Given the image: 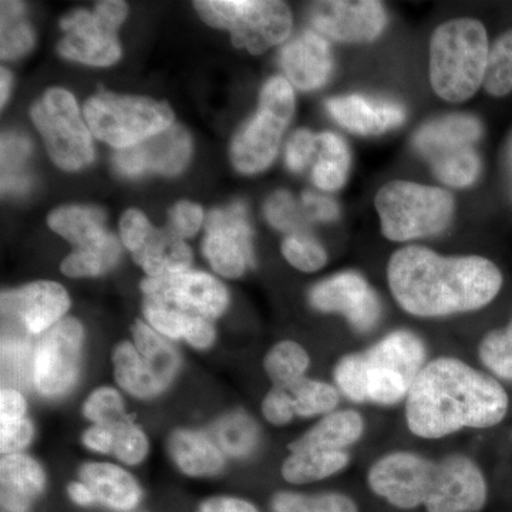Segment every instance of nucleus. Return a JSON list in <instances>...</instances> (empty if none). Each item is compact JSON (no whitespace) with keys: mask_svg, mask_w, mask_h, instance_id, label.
I'll use <instances>...</instances> for the list:
<instances>
[{"mask_svg":"<svg viewBox=\"0 0 512 512\" xmlns=\"http://www.w3.org/2000/svg\"><path fill=\"white\" fill-rule=\"evenodd\" d=\"M387 281L397 303L419 318L478 311L503 288V274L490 259L443 256L416 245L394 252Z\"/></svg>","mask_w":512,"mask_h":512,"instance_id":"obj_1","label":"nucleus"},{"mask_svg":"<svg viewBox=\"0 0 512 512\" xmlns=\"http://www.w3.org/2000/svg\"><path fill=\"white\" fill-rule=\"evenodd\" d=\"M510 399L493 377L454 357L431 360L417 376L406 403L410 431L443 439L464 429H490L505 419Z\"/></svg>","mask_w":512,"mask_h":512,"instance_id":"obj_2","label":"nucleus"},{"mask_svg":"<svg viewBox=\"0 0 512 512\" xmlns=\"http://www.w3.org/2000/svg\"><path fill=\"white\" fill-rule=\"evenodd\" d=\"M367 481L373 493L402 510L424 505L427 512H480L488 498L483 471L461 454L431 460L394 451L373 464Z\"/></svg>","mask_w":512,"mask_h":512,"instance_id":"obj_3","label":"nucleus"},{"mask_svg":"<svg viewBox=\"0 0 512 512\" xmlns=\"http://www.w3.org/2000/svg\"><path fill=\"white\" fill-rule=\"evenodd\" d=\"M426 366V346L409 330H396L365 352L340 359L335 382L356 403L392 406L409 396Z\"/></svg>","mask_w":512,"mask_h":512,"instance_id":"obj_4","label":"nucleus"},{"mask_svg":"<svg viewBox=\"0 0 512 512\" xmlns=\"http://www.w3.org/2000/svg\"><path fill=\"white\" fill-rule=\"evenodd\" d=\"M490 43L480 20H448L430 40V82L448 103H463L484 86Z\"/></svg>","mask_w":512,"mask_h":512,"instance_id":"obj_5","label":"nucleus"},{"mask_svg":"<svg viewBox=\"0 0 512 512\" xmlns=\"http://www.w3.org/2000/svg\"><path fill=\"white\" fill-rule=\"evenodd\" d=\"M384 237L393 242L433 237L450 225L454 200L443 188L410 181H392L376 195Z\"/></svg>","mask_w":512,"mask_h":512,"instance_id":"obj_6","label":"nucleus"},{"mask_svg":"<svg viewBox=\"0 0 512 512\" xmlns=\"http://www.w3.org/2000/svg\"><path fill=\"white\" fill-rule=\"evenodd\" d=\"M293 113L292 84L284 76L271 77L262 87L258 110L232 140L231 161L239 173H261L274 163Z\"/></svg>","mask_w":512,"mask_h":512,"instance_id":"obj_7","label":"nucleus"},{"mask_svg":"<svg viewBox=\"0 0 512 512\" xmlns=\"http://www.w3.org/2000/svg\"><path fill=\"white\" fill-rule=\"evenodd\" d=\"M84 117L94 137L116 148L137 146L174 126V113L164 101L101 92L87 100Z\"/></svg>","mask_w":512,"mask_h":512,"instance_id":"obj_8","label":"nucleus"},{"mask_svg":"<svg viewBox=\"0 0 512 512\" xmlns=\"http://www.w3.org/2000/svg\"><path fill=\"white\" fill-rule=\"evenodd\" d=\"M194 6L207 25L228 30L234 46L251 55H261L291 35V10L278 0H201Z\"/></svg>","mask_w":512,"mask_h":512,"instance_id":"obj_9","label":"nucleus"},{"mask_svg":"<svg viewBox=\"0 0 512 512\" xmlns=\"http://www.w3.org/2000/svg\"><path fill=\"white\" fill-rule=\"evenodd\" d=\"M33 123L45 140L47 153L60 168L77 171L94 160L92 131L84 123L73 94L47 90L30 111Z\"/></svg>","mask_w":512,"mask_h":512,"instance_id":"obj_10","label":"nucleus"},{"mask_svg":"<svg viewBox=\"0 0 512 512\" xmlns=\"http://www.w3.org/2000/svg\"><path fill=\"white\" fill-rule=\"evenodd\" d=\"M127 5L119 0L97 3L93 12L77 9L60 20L64 36L59 53L74 62L106 67L121 57L117 29L127 16Z\"/></svg>","mask_w":512,"mask_h":512,"instance_id":"obj_11","label":"nucleus"},{"mask_svg":"<svg viewBox=\"0 0 512 512\" xmlns=\"http://www.w3.org/2000/svg\"><path fill=\"white\" fill-rule=\"evenodd\" d=\"M84 330L77 319L64 318L40 336L32 360V380L45 397L66 393L76 382L82 360Z\"/></svg>","mask_w":512,"mask_h":512,"instance_id":"obj_12","label":"nucleus"},{"mask_svg":"<svg viewBox=\"0 0 512 512\" xmlns=\"http://www.w3.org/2000/svg\"><path fill=\"white\" fill-rule=\"evenodd\" d=\"M251 222L242 202L210 212L202 251L212 269L225 278H239L254 265Z\"/></svg>","mask_w":512,"mask_h":512,"instance_id":"obj_13","label":"nucleus"},{"mask_svg":"<svg viewBox=\"0 0 512 512\" xmlns=\"http://www.w3.org/2000/svg\"><path fill=\"white\" fill-rule=\"evenodd\" d=\"M313 308L340 313L360 333L375 329L382 316V303L375 289L357 272H340L313 286L309 293Z\"/></svg>","mask_w":512,"mask_h":512,"instance_id":"obj_14","label":"nucleus"},{"mask_svg":"<svg viewBox=\"0 0 512 512\" xmlns=\"http://www.w3.org/2000/svg\"><path fill=\"white\" fill-rule=\"evenodd\" d=\"M309 18L319 35L342 43L373 42L387 23L384 6L375 0L316 2Z\"/></svg>","mask_w":512,"mask_h":512,"instance_id":"obj_15","label":"nucleus"},{"mask_svg":"<svg viewBox=\"0 0 512 512\" xmlns=\"http://www.w3.org/2000/svg\"><path fill=\"white\" fill-rule=\"evenodd\" d=\"M69 308V293L56 282H33L2 293L3 319L32 336H42L52 329Z\"/></svg>","mask_w":512,"mask_h":512,"instance_id":"obj_16","label":"nucleus"},{"mask_svg":"<svg viewBox=\"0 0 512 512\" xmlns=\"http://www.w3.org/2000/svg\"><path fill=\"white\" fill-rule=\"evenodd\" d=\"M190 157L191 138L183 127L174 124L137 146L117 150L113 161L121 175L140 177L147 173H181Z\"/></svg>","mask_w":512,"mask_h":512,"instance_id":"obj_17","label":"nucleus"},{"mask_svg":"<svg viewBox=\"0 0 512 512\" xmlns=\"http://www.w3.org/2000/svg\"><path fill=\"white\" fill-rule=\"evenodd\" d=\"M141 289L211 320L221 316L229 302L227 289L217 278L191 269L158 278L147 276Z\"/></svg>","mask_w":512,"mask_h":512,"instance_id":"obj_18","label":"nucleus"},{"mask_svg":"<svg viewBox=\"0 0 512 512\" xmlns=\"http://www.w3.org/2000/svg\"><path fill=\"white\" fill-rule=\"evenodd\" d=\"M340 400L339 390L320 380L302 379L274 386L262 402V413L274 426H285L295 417L326 416L336 409Z\"/></svg>","mask_w":512,"mask_h":512,"instance_id":"obj_19","label":"nucleus"},{"mask_svg":"<svg viewBox=\"0 0 512 512\" xmlns=\"http://www.w3.org/2000/svg\"><path fill=\"white\" fill-rule=\"evenodd\" d=\"M279 63L288 82L303 92L325 86L333 73V55L328 40L311 30L282 47Z\"/></svg>","mask_w":512,"mask_h":512,"instance_id":"obj_20","label":"nucleus"},{"mask_svg":"<svg viewBox=\"0 0 512 512\" xmlns=\"http://www.w3.org/2000/svg\"><path fill=\"white\" fill-rule=\"evenodd\" d=\"M326 109L336 123L362 136L386 133L406 120V111L400 104L362 94L333 97L326 103Z\"/></svg>","mask_w":512,"mask_h":512,"instance_id":"obj_21","label":"nucleus"},{"mask_svg":"<svg viewBox=\"0 0 512 512\" xmlns=\"http://www.w3.org/2000/svg\"><path fill=\"white\" fill-rule=\"evenodd\" d=\"M143 312L148 325L164 338L183 339L197 349L210 348L214 342L211 319L165 301L161 296L144 293Z\"/></svg>","mask_w":512,"mask_h":512,"instance_id":"obj_22","label":"nucleus"},{"mask_svg":"<svg viewBox=\"0 0 512 512\" xmlns=\"http://www.w3.org/2000/svg\"><path fill=\"white\" fill-rule=\"evenodd\" d=\"M49 227L73 244L76 251H107L121 248L120 242L106 229V217L93 207L69 205L49 215Z\"/></svg>","mask_w":512,"mask_h":512,"instance_id":"obj_23","label":"nucleus"},{"mask_svg":"<svg viewBox=\"0 0 512 512\" xmlns=\"http://www.w3.org/2000/svg\"><path fill=\"white\" fill-rule=\"evenodd\" d=\"M483 136V124L468 114H450L424 124L414 136V147L433 161L444 154L474 147Z\"/></svg>","mask_w":512,"mask_h":512,"instance_id":"obj_24","label":"nucleus"},{"mask_svg":"<svg viewBox=\"0 0 512 512\" xmlns=\"http://www.w3.org/2000/svg\"><path fill=\"white\" fill-rule=\"evenodd\" d=\"M2 505L9 512H28L30 503L45 488L43 468L23 453L8 454L0 461Z\"/></svg>","mask_w":512,"mask_h":512,"instance_id":"obj_25","label":"nucleus"},{"mask_svg":"<svg viewBox=\"0 0 512 512\" xmlns=\"http://www.w3.org/2000/svg\"><path fill=\"white\" fill-rule=\"evenodd\" d=\"M134 261L144 269L148 278L190 271L192 251L184 238L170 227L156 229L133 254Z\"/></svg>","mask_w":512,"mask_h":512,"instance_id":"obj_26","label":"nucleus"},{"mask_svg":"<svg viewBox=\"0 0 512 512\" xmlns=\"http://www.w3.org/2000/svg\"><path fill=\"white\" fill-rule=\"evenodd\" d=\"M114 377L121 389L138 399H151L167 389L171 379L141 356L136 346L123 342L113 352Z\"/></svg>","mask_w":512,"mask_h":512,"instance_id":"obj_27","label":"nucleus"},{"mask_svg":"<svg viewBox=\"0 0 512 512\" xmlns=\"http://www.w3.org/2000/svg\"><path fill=\"white\" fill-rule=\"evenodd\" d=\"M80 478L92 490L97 503L111 510L127 512L140 503L137 481L123 468L109 463H89L80 471Z\"/></svg>","mask_w":512,"mask_h":512,"instance_id":"obj_28","label":"nucleus"},{"mask_svg":"<svg viewBox=\"0 0 512 512\" xmlns=\"http://www.w3.org/2000/svg\"><path fill=\"white\" fill-rule=\"evenodd\" d=\"M365 421L355 410H340L322 417L302 437L289 444V451L325 450L346 451L362 439Z\"/></svg>","mask_w":512,"mask_h":512,"instance_id":"obj_29","label":"nucleus"},{"mask_svg":"<svg viewBox=\"0 0 512 512\" xmlns=\"http://www.w3.org/2000/svg\"><path fill=\"white\" fill-rule=\"evenodd\" d=\"M168 448L175 464L188 477L215 476L224 467V457L220 448L197 431H175Z\"/></svg>","mask_w":512,"mask_h":512,"instance_id":"obj_30","label":"nucleus"},{"mask_svg":"<svg viewBox=\"0 0 512 512\" xmlns=\"http://www.w3.org/2000/svg\"><path fill=\"white\" fill-rule=\"evenodd\" d=\"M346 451L295 450L282 464V477L291 484H309L325 480L348 467Z\"/></svg>","mask_w":512,"mask_h":512,"instance_id":"obj_31","label":"nucleus"},{"mask_svg":"<svg viewBox=\"0 0 512 512\" xmlns=\"http://www.w3.org/2000/svg\"><path fill=\"white\" fill-rule=\"evenodd\" d=\"M318 161L313 165L312 181L323 191H338L348 180L350 153L345 141L336 134L320 133L316 136Z\"/></svg>","mask_w":512,"mask_h":512,"instance_id":"obj_32","label":"nucleus"},{"mask_svg":"<svg viewBox=\"0 0 512 512\" xmlns=\"http://www.w3.org/2000/svg\"><path fill=\"white\" fill-rule=\"evenodd\" d=\"M28 404L16 389H3L0 393V451L3 456L20 453L29 446L33 426L26 419Z\"/></svg>","mask_w":512,"mask_h":512,"instance_id":"obj_33","label":"nucleus"},{"mask_svg":"<svg viewBox=\"0 0 512 512\" xmlns=\"http://www.w3.org/2000/svg\"><path fill=\"white\" fill-rule=\"evenodd\" d=\"M311 357L305 348L292 340H282L266 353L264 367L274 386L296 382L305 377Z\"/></svg>","mask_w":512,"mask_h":512,"instance_id":"obj_34","label":"nucleus"},{"mask_svg":"<svg viewBox=\"0 0 512 512\" xmlns=\"http://www.w3.org/2000/svg\"><path fill=\"white\" fill-rule=\"evenodd\" d=\"M430 163L441 183L453 188L470 187L481 173V160L474 147L444 154Z\"/></svg>","mask_w":512,"mask_h":512,"instance_id":"obj_35","label":"nucleus"},{"mask_svg":"<svg viewBox=\"0 0 512 512\" xmlns=\"http://www.w3.org/2000/svg\"><path fill=\"white\" fill-rule=\"evenodd\" d=\"M22 3L2 2V37L0 56L2 59H16L25 55L35 42L29 23L23 18Z\"/></svg>","mask_w":512,"mask_h":512,"instance_id":"obj_36","label":"nucleus"},{"mask_svg":"<svg viewBox=\"0 0 512 512\" xmlns=\"http://www.w3.org/2000/svg\"><path fill=\"white\" fill-rule=\"evenodd\" d=\"M133 345L141 356L156 365L168 379L173 380L178 369V355L167 338L151 328L147 322L137 320L131 326Z\"/></svg>","mask_w":512,"mask_h":512,"instance_id":"obj_37","label":"nucleus"},{"mask_svg":"<svg viewBox=\"0 0 512 512\" xmlns=\"http://www.w3.org/2000/svg\"><path fill=\"white\" fill-rule=\"evenodd\" d=\"M272 505L275 512H359L355 501L340 493H279Z\"/></svg>","mask_w":512,"mask_h":512,"instance_id":"obj_38","label":"nucleus"},{"mask_svg":"<svg viewBox=\"0 0 512 512\" xmlns=\"http://www.w3.org/2000/svg\"><path fill=\"white\" fill-rule=\"evenodd\" d=\"M484 89L494 97L512 93V29L491 46Z\"/></svg>","mask_w":512,"mask_h":512,"instance_id":"obj_39","label":"nucleus"},{"mask_svg":"<svg viewBox=\"0 0 512 512\" xmlns=\"http://www.w3.org/2000/svg\"><path fill=\"white\" fill-rule=\"evenodd\" d=\"M478 356L493 375L512 382V319L505 328L491 330L484 336Z\"/></svg>","mask_w":512,"mask_h":512,"instance_id":"obj_40","label":"nucleus"},{"mask_svg":"<svg viewBox=\"0 0 512 512\" xmlns=\"http://www.w3.org/2000/svg\"><path fill=\"white\" fill-rule=\"evenodd\" d=\"M282 254L293 268L308 274L319 271L328 262L322 245L305 232L289 234L282 242Z\"/></svg>","mask_w":512,"mask_h":512,"instance_id":"obj_41","label":"nucleus"},{"mask_svg":"<svg viewBox=\"0 0 512 512\" xmlns=\"http://www.w3.org/2000/svg\"><path fill=\"white\" fill-rule=\"evenodd\" d=\"M121 248L107 251H74L62 262V272L69 278H92L117 265Z\"/></svg>","mask_w":512,"mask_h":512,"instance_id":"obj_42","label":"nucleus"},{"mask_svg":"<svg viewBox=\"0 0 512 512\" xmlns=\"http://www.w3.org/2000/svg\"><path fill=\"white\" fill-rule=\"evenodd\" d=\"M113 433V454L121 463L136 466L146 458L148 440L144 431L130 419L109 426Z\"/></svg>","mask_w":512,"mask_h":512,"instance_id":"obj_43","label":"nucleus"},{"mask_svg":"<svg viewBox=\"0 0 512 512\" xmlns=\"http://www.w3.org/2000/svg\"><path fill=\"white\" fill-rule=\"evenodd\" d=\"M83 413L96 426L109 427L128 419L124 412L123 399L113 387H99L94 390L84 402Z\"/></svg>","mask_w":512,"mask_h":512,"instance_id":"obj_44","label":"nucleus"},{"mask_svg":"<svg viewBox=\"0 0 512 512\" xmlns=\"http://www.w3.org/2000/svg\"><path fill=\"white\" fill-rule=\"evenodd\" d=\"M265 217L272 227L279 231L301 232L305 225L306 215L302 205L288 191H276L265 204Z\"/></svg>","mask_w":512,"mask_h":512,"instance_id":"obj_45","label":"nucleus"},{"mask_svg":"<svg viewBox=\"0 0 512 512\" xmlns=\"http://www.w3.org/2000/svg\"><path fill=\"white\" fill-rule=\"evenodd\" d=\"M221 446L227 453L234 456L247 454L256 443V427L251 420L244 416H232L231 419L221 423L218 429Z\"/></svg>","mask_w":512,"mask_h":512,"instance_id":"obj_46","label":"nucleus"},{"mask_svg":"<svg viewBox=\"0 0 512 512\" xmlns=\"http://www.w3.org/2000/svg\"><path fill=\"white\" fill-rule=\"evenodd\" d=\"M154 228L151 227L150 221L146 215L138 210H127L124 212L120 220V238L124 247L130 249L131 252H137L143 247L144 242L150 237Z\"/></svg>","mask_w":512,"mask_h":512,"instance_id":"obj_47","label":"nucleus"},{"mask_svg":"<svg viewBox=\"0 0 512 512\" xmlns=\"http://www.w3.org/2000/svg\"><path fill=\"white\" fill-rule=\"evenodd\" d=\"M168 218H170L168 227L177 232L181 238L187 239L194 237L200 231L204 222V211L194 202L180 201L171 208Z\"/></svg>","mask_w":512,"mask_h":512,"instance_id":"obj_48","label":"nucleus"},{"mask_svg":"<svg viewBox=\"0 0 512 512\" xmlns=\"http://www.w3.org/2000/svg\"><path fill=\"white\" fill-rule=\"evenodd\" d=\"M316 136L318 134H313L306 128H301L292 134L288 146H286V164H288L289 170L299 173L309 164L313 154L318 150Z\"/></svg>","mask_w":512,"mask_h":512,"instance_id":"obj_49","label":"nucleus"},{"mask_svg":"<svg viewBox=\"0 0 512 512\" xmlns=\"http://www.w3.org/2000/svg\"><path fill=\"white\" fill-rule=\"evenodd\" d=\"M303 214L308 220L330 222L339 217V207L328 197L306 191L301 200Z\"/></svg>","mask_w":512,"mask_h":512,"instance_id":"obj_50","label":"nucleus"},{"mask_svg":"<svg viewBox=\"0 0 512 512\" xmlns=\"http://www.w3.org/2000/svg\"><path fill=\"white\" fill-rule=\"evenodd\" d=\"M197 512H259L255 505L241 498L215 497L205 501Z\"/></svg>","mask_w":512,"mask_h":512,"instance_id":"obj_51","label":"nucleus"},{"mask_svg":"<svg viewBox=\"0 0 512 512\" xmlns=\"http://www.w3.org/2000/svg\"><path fill=\"white\" fill-rule=\"evenodd\" d=\"M83 443L94 453L113 454V433L109 427L94 424L84 433Z\"/></svg>","mask_w":512,"mask_h":512,"instance_id":"obj_52","label":"nucleus"},{"mask_svg":"<svg viewBox=\"0 0 512 512\" xmlns=\"http://www.w3.org/2000/svg\"><path fill=\"white\" fill-rule=\"evenodd\" d=\"M67 493H69L74 503L82 505V507H89V505L97 503L92 490L83 481H80V483H70L69 487H67Z\"/></svg>","mask_w":512,"mask_h":512,"instance_id":"obj_53","label":"nucleus"},{"mask_svg":"<svg viewBox=\"0 0 512 512\" xmlns=\"http://www.w3.org/2000/svg\"><path fill=\"white\" fill-rule=\"evenodd\" d=\"M10 83H12V77H10V73L6 69H2V76H0V103L2 106H5L6 100L9 97Z\"/></svg>","mask_w":512,"mask_h":512,"instance_id":"obj_54","label":"nucleus"},{"mask_svg":"<svg viewBox=\"0 0 512 512\" xmlns=\"http://www.w3.org/2000/svg\"><path fill=\"white\" fill-rule=\"evenodd\" d=\"M505 158H507V170H508V177H510L511 194H512V136L510 138V141H508L507 154H505Z\"/></svg>","mask_w":512,"mask_h":512,"instance_id":"obj_55","label":"nucleus"}]
</instances>
